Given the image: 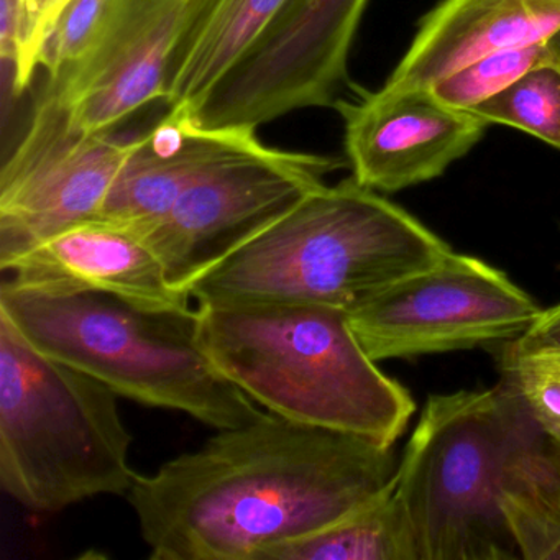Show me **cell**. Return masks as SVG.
<instances>
[{"mask_svg": "<svg viewBox=\"0 0 560 560\" xmlns=\"http://www.w3.org/2000/svg\"><path fill=\"white\" fill-rule=\"evenodd\" d=\"M393 445L264 411L139 475L127 493L153 560H257L396 485Z\"/></svg>", "mask_w": 560, "mask_h": 560, "instance_id": "cell-1", "label": "cell"}, {"mask_svg": "<svg viewBox=\"0 0 560 560\" xmlns=\"http://www.w3.org/2000/svg\"><path fill=\"white\" fill-rule=\"evenodd\" d=\"M452 247L353 176L307 192L192 284L199 304L350 311L441 264Z\"/></svg>", "mask_w": 560, "mask_h": 560, "instance_id": "cell-2", "label": "cell"}, {"mask_svg": "<svg viewBox=\"0 0 560 560\" xmlns=\"http://www.w3.org/2000/svg\"><path fill=\"white\" fill-rule=\"evenodd\" d=\"M550 448L508 378L429 396L396 475L421 559H521L503 500L542 480Z\"/></svg>", "mask_w": 560, "mask_h": 560, "instance_id": "cell-3", "label": "cell"}, {"mask_svg": "<svg viewBox=\"0 0 560 560\" xmlns=\"http://www.w3.org/2000/svg\"><path fill=\"white\" fill-rule=\"evenodd\" d=\"M214 365L265 411L395 445L416 405L360 346L349 313L317 304H199Z\"/></svg>", "mask_w": 560, "mask_h": 560, "instance_id": "cell-4", "label": "cell"}, {"mask_svg": "<svg viewBox=\"0 0 560 560\" xmlns=\"http://www.w3.org/2000/svg\"><path fill=\"white\" fill-rule=\"evenodd\" d=\"M0 316L38 352L139 405L185 412L215 431L264 412L209 359L192 307L160 310L101 293H42L5 280Z\"/></svg>", "mask_w": 560, "mask_h": 560, "instance_id": "cell-5", "label": "cell"}, {"mask_svg": "<svg viewBox=\"0 0 560 560\" xmlns=\"http://www.w3.org/2000/svg\"><path fill=\"white\" fill-rule=\"evenodd\" d=\"M119 395L32 347L0 316V487L34 513L127 494L137 474Z\"/></svg>", "mask_w": 560, "mask_h": 560, "instance_id": "cell-6", "label": "cell"}, {"mask_svg": "<svg viewBox=\"0 0 560 560\" xmlns=\"http://www.w3.org/2000/svg\"><path fill=\"white\" fill-rule=\"evenodd\" d=\"M347 165L336 156L287 152L254 140L192 183L147 238L173 288L191 296L202 275Z\"/></svg>", "mask_w": 560, "mask_h": 560, "instance_id": "cell-7", "label": "cell"}, {"mask_svg": "<svg viewBox=\"0 0 560 560\" xmlns=\"http://www.w3.org/2000/svg\"><path fill=\"white\" fill-rule=\"evenodd\" d=\"M540 313L506 273L452 252L350 311L349 320L366 355L382 362L517 339Z\"/></svg>", "mask_w": 560, "mask_h": 560, "instance_id": "cell-8", "label": "cell"}, {"mask_svg": "<svg viewBox=\"0 0 560 560\" xmlns=\"http://www.w3.org/2000/svg\"><path fill=\"white\" fill-rule=\"evenodd\" d=\"M370 0H290L255 47L189 119L257 130L288 114L336 107Z\"/></svg>", "mask_w": 560, "mask_h": 560, "instance_id": "cell-9", "label": "cell"}, {"mask_svg": "<svg viewBox=\"0 0 560 560\" xmlns=\"http://www.w3.org/2000/svg\"><path fill=\"white\" fill-rule=\"evenodd\" d=\"M139 137L83 133L42 94L27 132L0 170V270L34 245L100 215Z\"/></svg>", "mask_w": 560, "mask_h": 560, "instance_id": "cell-10", "label": "cell"}, {"mask_svg": "<svg viewBox=\"0 0 560 560\" xmlns=\"http://www.w3.org/2000/svg\"><path fill=\"white\" fill-rule=\"evenodd\" d=\"M192 0H110L103 25L83 55L54 80L45 94L83 133L114 127L165 97L173 51Z\"/></svg>", "mask_w": 560, "mask_h": 560, "instance_id": "cell-11", "label": "cell"}, {"mask_svg": "<svg viewBox=\"0 0 560 560\" xmlns=\"http://www.w3.org/2000/svg\"><path fill=\"white\" fill-rule=\"evenodd\" d=\"M352 176L378 192H398L444 175L483 137L488 124L441 103L431 90L383 91L337 103Z\"/></svg>", "mask_w": 560, "mask_h": 560, "instance_id": "cell-12", "label": "cell"}, {"mask_svg": "<svg viewBox=\"0 0 560 560\" xmlns=\"http://www.w3.org/2000/svg\"><path fill=\"white\" fill-rule=\"evenodd\" d=\"M8 271L15 287L42 293H101L160 310L191 307V296L170 283L149 238L110 219L61 229L21 255Z\"/></svg>", "mask_w": 560, "mask_h": 560, "instance_id": "cell-13", "label": "cell"}, {"mask_svg": "<svg viewBox=\"0 0 560 560\" xmlns=\"http://www.w3.org/2000/svg\"><path fill=\"white\" fill-rule=\"evenodd\" d=\"M557 32L560 0H441L382 90H429L487 55L542 44Z\"/></svg>", "mask_w": 560, "mask_h": 560, "instance_id": "cell-14", "label": "cell"}, {"mask_svg": "<svg viewBox=\"0 0 560 560\" xmlns=\"http://www.w3.org/2000/svg\"><path fill=\"white\" fill-rule=\"evenodd\" d=\"M257 139V130L201 129L189 117L168 113L139 137L97 218L132 225L147 237L192 183Z\"/></svg>", "mask_w": 560, "mask_h": 560, "instance_id": "cell-15", "label": "cell"}, {"mask_svg": "<svg viewBox=\"0 0 560 560\" xmlns=\"http://www.w3.org/2000/svg\"><path fill=\"white\" fill-rule=\"evenodd\" d=\"M290 0H192L166 77L170 114L191 117Z\"/></svg>", "mask_w": 560, "mask_h": 560, "instance_id": "cell-16", "label": "cell"}, {"mask_svg": "<svg viewBox=\"0 0 560 560\" xmlns=\"http://www.w3.org/2000/svg\"><path fill=\"white\" fill-rule=\"evenodd\" d=\"M257 560H422L396 485L337 523L267 547Z\"/></svg>", "mask_w": 560, "mask_h": 560, "instance_id": "cell-17", "label": "cell"}, {"mask_svg": "<svg viewBox=\"0 0 560 560\" xmlns=\"http://www.w3.org/2000/svg\"><path fill=\"white\" fill-rule=\"evenodd\" d=\"M483 122L520 129L560 150V65H540L470 109Z\"/></svg>", "mask_w": 560, "mask_h": 560, "instance_id": "cell-18", "label": "cell"}, {"mask_svg": "<svg viewBox=\"0 0 560 560\" xmlns=\"http://www.w3.org/2000/svg\"><path fill=\"white\" fill-rule=\"evenodd\" d=\"M552 61H556V58L547 42L529 47L510 48L487 55L460 68L444 80L432 84L429 90L441 103L455 109L470 110L510 86L527 71Z\"/></svg>", "mask_w": 560, "mask_h": 560, "instance_id": "cell-19", "label": "cell"}, {"mask_svg": "<svg viewBox=\"0 0 560 560\" xmlns=\"http://www.w3.org/2000/svg\"><path fill=\"white\" fill-rule=\"evenodd\" d=\"M540 481L506 493L503 510L521 559L560 560V511L544 494Z\"/></svg>", "mask_w": 560, "mask_h": 560, "instance_id": "cell-20", "label": "cell"}, {"mask_svg": "<svg viewBox=\"0 0 560 560\" xmlns=\"http://www.w3.org/2000/svg\"><path fill=\"white\" fill-rule=\"evenodd\" d=\"M110 0H70L48 25L38 50V68L48 80L74 63L103 25Z\"/></svg>", "mask_w": 560, "mask_h": 560, "instance_id": "cell-21", "label": "cell"}, {"mask_svg": "<svg viewBox=\"0 0 560 560\" xmlns=\"http://www.w3.org/2000/svg\"><path fill=\"white\" fill-rule=\"evenodd\" d=\"M503 366L544 434L560 445V362L504 355Z\"/></svg>", "mask_w": 560, "mask_h": 560, "instance_id": "cell-22", "label": "cell"}, {"mask_svg": "<svg viewBox=\"0 0 560 560\" xmlns=\"http://www.w3.org/2000/svg\"><path fill=\"white\" fill-rule=\"evenodd\" d=\"M45 11H47V0H21V45H19L18 70H15L18 94L31 84L35 71L38 70V48H40Z\"/></svg>", "mask_w": 560, "mask_h": 560, "instance_id": "cell-23", "label": "cell"}, {"mask_svg": "<svg viewBox=\"0 0 560 560\" xmlns=\"http://www.w3.org/2000/svg\"><path fill=\"white\" fill-rule=\"evenodd\" d=\"M504 355L560 357V304L542 310L529 329L513 340Z\"/></svg>", "mask_w": 560, "mask_h": 560, "instance_id": "cell-24", "label": "cell"}, {"mask_svg": "<svg viewBox=\"0 0 560 560\" xmlns=\"http://www.w3.org/2000/svg\"><path fill=\"white\" fill-rule=\"evenodd\" d=\"M21 27V0H0V58L4 71L14 77L18 70Z\"/></svg>", "mask_w": 560, "mask_h": 560, "instance_id": "cell-25", "label": "cell"}, {"mask_svg": "<svg viewBox=\"0 0 560 560\" xmlns=\"http://www.w3.org/2000/svg\"><path fill=\"white\" fill-rule=\"evenodd\" d=\"M544 494L549 498L550 503L560 511V445L552 442L550 448L549 465H547L546 475L540 481Z\"/></svg>", "mask_w": 560, "mask_h": 560, "instance_id": "cell-26", "label": "cell"}, {"mask_svg": "<svg viewBox=\"0 0 560 560\" xmlns=\"http://www.w3.org/2000/svg\"><path fill=\"white\" fill-rule=\"evenodd\" d=\"M68 2H70V0H47V11H45L44 27H42V40H44L48 25L51 24V21L57 18L58 12H60ZM38 50H40V48H38Z\"/></svg>", "mask_w": 560, "mask_h": 560, "instance_id": "cell-27", "label": "cell"}, {"mask_svg": "<svg viewBox=\"0 0 560 560\" xmlns=\"http://www.w3.org/2000/svg\"><path fill=\"white\" fill-rule=\"evenodd\" d=\"M547 45H549L550 51H552L553 58H556L557 63L560 65V32H557V34L553 35V37L550 38L549 42H547Z\"/></svg>", "mask_w": 560, "mask_h": 560, "instance_id": "cell-28", "label": "cell"}, {"mask_svg": "<svg viewBox=\"0 0 560 560\" xmlns=\"http://www.w3.org/2000/svg\"><path fill=\"white\" fill-rule=\"evenodd\" d=\"M542 359L556 360V362H560V357H542Z\"/></svg>", "mask_w": 560, "mask_h": 560, "instance_id": "cell-29", "label": "cell"}]
</instances>
